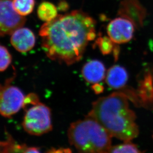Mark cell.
<instances>
[{"mask_svg": "<svg viewBox=\"0 0 153 153\" xmlns=\"http://www.w3.org/2000/svg\"><path fill=\"white\" fill-rule=\"evenodd\" d=\"M25 97L17 87L10 85V79L0 84V114L11 117L23 107Z\"/></svg>", "mask_w": 153, "mask_h": 153, "instance_id": "cell-5", "label": "cell"}, {"mask_svg": "<svg viewBox=\"0 0 153 153\" xmlns=\"http://www.w3.org/2000/svg\"><path fill=\"white\" fill-rule=\"evenodd\" d=\"M118 14L131 20L136 26H143L146 10L138 0H123L120 4Z\"/></svg>", "mask_w": 153, "mask_h": 153, "instance_id": "cell-8", "label": "cell"}, {"mask_svg": "<svg viewBox=\"0 0 153 153\" xmlns=\"http://www.w3.org/2000/svg\"><path fill=\"white\" fill-rule=\"evenodd\" d=\"M138 148L136 145L129 141L124 142V143L111 146L108 153H140Z\"/></svg>", "mask_w": 153, "mask_h": 153, "instance_id": "cell-15", "label": "cell"}, {"mask_svg": "<svg viewBox=\"0 0 153 153\" xmlns=\"http://www.w3.org/2000/svg\"><path fill=\"white\" fill-rule=\"evenodd\" d=\"M12 61V56L5 47L0 45V72L7 69Z\"/></svg>", "mask_w": 153, "mask_h": 153, "instance_id": "cell-17", "label": "cell"}, {"mask_svg": "<svg viewBox=\"0 0 153 153\" xmlns=\"http://www.w3.org/2000/svg\"><path fill=\"white\" fill-rule=\"evenodd\" d=\"M92 88H93L94 91L97 94L102 92L103 90H104V87H103V86L100 85V84H98V83L94 84V86L92 87Z\"/></svg>", "mask_w": 153, "mask_h": 153, "instance_id": "cell-18", "label": "cell"}, {"mask_svg": "<svg viewBox=\"0 0 153 153\" xmlns=\"http://www.w3.org/2000/svg\"><path fill=\"white\" fill-rule=\"evenodd\" d=\"M26 108L22 126L29 134L39 136L52 129L51 113L49 107L40 101Z\"/></svg>", "mask_w": 153, "mask_h": 153, "instance_id": "cell-4", "label": "cell"}, {"mask_svg": "<svg viewBox=\"0 0 153 153\" xmlns=\"http://www.w3.org/2000/svg\"><path fill=\"white\" fill-rule=\"evenodd\" d=\"M98 46L104 55H108L114 50V44L108 36H100L96 41Z\"/></svg>", "mask_w": 153, "mask_h": 153, "instance_id": "cell-16", "label": "cell"}, {"mask_svg": "<svg viewBox=\"0 0 153 153\" xmlns=\"http://www.w3.org/2000/svg\"><path fill=\"white\" fill-rule=\"evenodd\" d=\"M10 43L16 51L26 53L34 47L35 36L31 29L22 27L11 34Z\"/></svg>", "mask_w": 153, "mask_h": 153, "instance_id": "cell-9", "label": "cell"}, {"mask_svg": "<svg viewBox=\"0 0 153 153\" xmlns=\"http://www.w3.org/2000/svg\"><path fill=\"white\" fill-rule=\"evenodd\" d=\"M49 152L52 153H69L71 152V150L70 149H66V148H60L58 149H52L51 150L49 151Z\"/></svg>", "mask_w": 153, "mask_h": 153, "instance_id": "cell-19", "label": "cell"}, {"mask_svg": "<svg viewBox=\"0 0 153 153\" xmlns=\"http://www.w3.org/2000/svg\"><path fill=\"white\" fill-rule=\"evenodd\" d=\"M38 17L43 22H50L58 16L56 7L49 1H43L38 7Z\"/></svg>", "mask_w": 153, "mask_h": 153, "instance_id": "cell-13", "label": "cell"}, {"mask_svg": "<svg viewBox=\"0 0 153 153\" xmlns=\"http://www.w3.org/2000/svg\"><path fill=\"white\" fill-rule=\"evenodd\" d=\"M82 74L88 82L98 83L106 78V68L100 61L92 60L87 62L82 67Z\"/></svg>", "mask_w": 153, "mask_h": 153, "instance_id": "cell-10", "label": "cell"}, {"mask_svg": "<svg viewBox=\"0 0 153 153\" xmlns=\"http://www.w3.org/2000/svg\"><path fill=\"white\" fill-rule=\"evenodd\" d=\"M135 27L131 20L120 16L110 22L107 27V34L115 43H126L132 39Z\"/></svg>", "mask_w": 153, "mask_h": 153, "instance_id": "cell-7", "label": "cell"}, {"mask_svg": "<svg viewBox=\"0 0 153 153\" xmlns=\"http://www.w3.org/2000/svg\"><path fill=\"white\" fill-rule=\"evenodd\" d=\"M35 0H13L14 9L22 16L32 13L34 7Z\"/></svg>", "mask_w": 153, "mask_h": 153, "instance_id": "cell-14", "label": "cell"}, {"mask_svg": "<svg viewBox=\"0 0 153 153\" xmlns=\"http://www.w3.org/2000/svg\"><path fill=\"white\" fill-rule=\"evenodd\" d=\"M128 79V75L127 71L120 65L111 67L106 74V82L108 86L114 89H118L124 86Z\"/></svg>", "mask_w": 153, "mask_h": 153, "instance_id": "cell-11", "label": "cell"}, {"mask_svg": "<svg viewBox=\"0 0 153 153\" xmlns=\"http://www.w3.org/2000/svg\"><path fill=\"white\" fill-rule=\"evenodd\" d=\"M39 35L50 59L71 65L82 59L88 42L95 38V20L82 10H74L44 23Z\"/></svg>", "mask_w": 153, "mask_h": 153, "instance_id": "cell-1", "label": "cell"}, {"mask_svg": "<svg viewBox=\"0 0 153 153\" xmlns=\"http://www.w3.org/2000/svg\"><path fill=\"white\" fill-rule=\"evenodd\" d=\"M0 152L2 153H39L38 148L29 147L26 145L20 144L14 140L9 134H7V138L3 141H0Z\"/></svg>", "mask_w": 153, "mask_h": 153, "instance_id": "cell-12", "label": "cell"}, {"mask_svg": "<svg viewBox=\"0 0 153 153\" xmlns=\"http://www.w3.org/2000/svg\"><path fill=\"white\" fill-rule=\"evenodd\" d=\"M88 116L99 122L112 137L124 142L131 141L138 135L136 115L123 93H113L98 99L92 103Z\"/></svg>", "mask_w": 153, "mask_h": 153, "instance_id": "cell-2", "label": "cell"}, {"mask_svg": "<svg viewBox=\"0 0 153 153\" xmlns=\"http://www.w3.org/2000/svg\"><path fill=\"white\" fill-rule=\"evenodd\" d=\"M71 145L82 153H108L112 136L97 120L87 116L73 123L68 129Z\"/></svg>", "mask_w": 153, "mask_h": 153, "instance_id": "cell-3", "label": "cell"}, {"mask_svg": "<svg viewBox=\"0 0 153 153\" xmlns=\"http://www.w3.org/2000/svg\"><path fill=\"white\" fill-rule=\"evenodd\" d=\"M26 22L25 17L14 9L13 0H0V37L12 34Z\"/></svg>", "mask_w": 153, "mask_h": 153, "instance_id": "cell-6", "label": "cell"}]
</instances>
